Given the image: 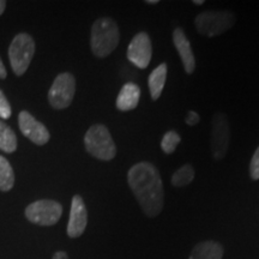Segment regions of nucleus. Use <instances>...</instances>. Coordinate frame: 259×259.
I'll use <instances>...</instances> for the list:
<instances>
[{
  "label": "nucleus",
  "mask_w": 259,
  "mask_h": 259,
  "mask_svg": "<svg viewBox=\"0 0 259 259\" xmlns=\"http://www.w3.org/2000/svg\"><path fill=\"white\" fill-rule=\"evenodd\" d=\"M127 181L145 215L156 218L164 204L163 184L157 168L150 162L136 163L130 168Z\"/></svg>",
  "instance_id": "nucleus-1"
},
{
  "label": "nucleus",
  "mask_w": 259,
  "mask_h": 259,
  "mask_svg": "<svg viewBox=\"0 0 259 259\" xmlns=\"http://www.w3.org/2000/svg\"><path fill=\"white\" fill-rule=\"evenodd\" d=\"M119 40H120V34L114 19L101 17L94 22L92 35H90V46L94 56L97 58L111 56L118 47Z\"/></svg>",
  "instance_id": "nucleus-2"
},
{
  "label": "nucleus",
  "mask_w": 259,
  "mask_h": 259,
  "mask_svg": "<svg viewBox=\"0 0 259 259\" xmlns=\"http://www.w3.org/2000/svg\"><path fill=\"white\" fill-rule=\"evenodd\" d=\"M84 145L87 151L97 160L111 161L116 155V147L111 132L102 124L93 125L87 131Z\"/></svg>",
  "instance_id": "nucleus-3"
},
{
  "label": "nucleus",
  "mask_w": 259,
  "mask_h": 259,
  "mask_svg": "<svg viewBox=\"0 0 259 259\" xmlns=\"http://www.w3.org/2000/svg\"><path fill=\"white\" fill-rule=\"evenodd\" d=\"M234 24L235 16L231 11H204L194 18L197 31L208 37L221 35Z\"/></svg>",
  "instance_id": "nucleus-4"
},
{
  "label": "nucleus",
  "mask_w": 259,
  "mask_h": 259,
  "mask_svg": "<svg viewBox=\"0 0 259 259\" xmlns=\"http://www.w3.org/2000/svg\"><path fill=\"white\" fill-rule=\"evenodd\" d=\"M34 53V38L25 32L16 35L9 48V59L16 76H23L27 72Z\"/></svg>",
  "instance_id": "nucleus-5"
},
{
  "label": "nucleus",
  "mask_w": 259,
  "mask_h": 259,
  "mask_svg": "<svg viewBox=\"0 0 259 259\" xmlns=\"http://www.w3.org/2000/svg\"><path fill=\"white\" fill-rule=\"evenodd\" d=\"M63 215V206L52 199H40L25 208V218L37 226H54Z\"/></svg>",
  "instance_id": "nucleus-6"
},
{
  "label": "nucleus",
  "mask_w": 259,
  "mask_h": 259,
  "mask_svg": "<svg viewBox=\"0 0 259 259\" xmlns=\"http://www.w3.org/2000/svg\"><path fill=\"white\" fill-rule=\"evenodd\" d=\"M76 93V79L70 72L58 74L48 92V101L54 109H65L72 102Z\"/></svg>",
  "instance_id": "nucleus-7"
},
{
  "label": "nucleus",
  "mask_w": 259,
  "mask_h": 259,
  "mask_svg": "<svg viewBox=\"0 0 259 259\" xmlns=\"http://www.w3.org/2000/svg\"><path fill=\"white\" fill-rule=\"evenodd\" d=\"M231 142V128L227 115L218 112L211 121V155L215 160L225 158Z\"/></svg>",
  "instance_id": "nucleus-8"
},
{
  "label": "nucleus",
  "mask_w": 259,
  "mask_h": 259,
  "mask_svg": "<svg viewBox=\"0 0 259 259\" xmlns=\"http://www.w3.org/2000/svg\"><path fill=\"white\" fill-rule=\"evenodd\" d=\"M126 57L138 69H147L153 57V46L147 32L141 31L135 35L128 45Z\"/></svg>",
  "instance_id": "nucleus-9"
},
{
  "label": "nucleus",
  "mask_w": 259,
  "mask_h": 259,
  "mask_svg": "<svg viewBox=\"0 0 259 259\" xmlns=\"http://www.w3.org/2000/svg\"><path fill=\"white\" fill-rule=\"evenodd\" d=\"M19 130L28 139L36 145H44L50 141L51 135L46 126L27 111H22L18 115Z\"/></svg>",
  "instance_id": "nucleus-10"
},
{
  "label": "nucleus",
  "mask_w": 259,
  "mask_h": 259,
  "mask_svg": "<svg viewBox=\"0 0 259 259\" xmlns=\"http://www.w3.org/2000/svg\"><path fill=\"white\" fill-rule=\"evenodd\" d=\"M87 225H88V211H87L85 203L82 197L76 194L71 202L67 235L70 238H78L85 231Z\"/></svg>",
  "instance_id": "nucleus-11"
},
{
  "label": "nucleus",
  "mask_w": 259,
  "mask_h": 259,
  "mask_svg": "<svg viewBox=\"0 0 259 259\" xmlns=\"http://www.w3.org/2000/svg\"><path fill=\"white\" fill-rule=\"evenodd\" d=\"M173 44L179 53L180 59L183 61L184 69L189 74L196 70V58H194L192 47L187 38L185 31L181 28H176L173 31Z\"/></svg>",
  "instance_id": "nucleus-12"
},
{
  "label": "nucleus",
  "mask_w": 259,
  "mask_h": 259,
  "mask_svg": "<svg viewBox=\"0 0 259 259\" xmlns=\"http://www.w3.org/2000/svg\"><path fill=\"white\" fill-rule=\"evenodd\" d=\"M141 99V88L136 83L128 82L122 87L116 97V108L121 112H128L137 108Z\"/></svg>",
  "instance_id": "nucleus-13"
},
{
  "label": "nucleus",
  "mask_w": 259,
  "mask_h": 259,
  "mask_svg": "<svg viewBox=\"0 0 259 259\" xmlns=\"http://www.w3.org/2000/svg\"><path fill=\"white\" fill-rule=\"evenodd\" d=\"M223 247L216 241H203L197 244L191 251L189 259H222Z\"/></svg>",
  "instance_id": "nucleus-14"
},
{
  "label": "nucleus",
  "mask_w": 259,
  "mask_h": 259,
  "mask_svg": "<svg viewBox=\"0 0 259 259\" xmlns=\"http://www.w3.org/2000/svg\"><path fill=\"white\" fill-rule=\"evenodd\" d=\"M167 79V64L162 63L150 73L148 79L149 90H150V96L154 101L160 99L162 92H163L164 84Z\"/></svg>",
  "instance_id": "nucleus-15"
},
{
  "label": "nucleus",
  "mask_w": 259,
  "mask_h": 259,
  "mask_svg": "<svg viewBox=\"0 0 259 259\" xmlns=\"http://www.w3.org/2000/svg\"><path fill=\"white\" fill-rule=\"evenodd\" d=\"M17 149V136L10 126L0 119V150L4 153H15Z\"/></svg>",
  "instance_id": "nucleus-16"
},
{
  "label": "nucleus",
  "mask_w": 259,
  "mask_h": 259,
  "mask_svg": "<svg viewBox=\"0 0 259 259\" xmlns=\"http://www.w3.org/2000/svg\"><path fill=\"white\" fill-rule=\"evenodd\" d=\"M15 173L10 162L4 156H0V191L8 192L14 187Z\"/></svg>",
  "instance_id": "nucleus-17"
},
{
  "label": "nucleus",
  "mask_w": 259,
  "mask_h": 259,
  "mask_svg": "<svg viewBox=\"0 0 259 259\" xmlns=\"http://www.w3.org/2000/svg\"><path fill=\"white\" fill-rule=\"evenodd\" d=\"M194 179V169L191 164H184L171 176V185L184 187L190 185Z\"/></svg>",
  "instance_id": "nucleus-18"
},
{
  "label": "nucleus",
  "mask_w": 259,
  "mask_h": 259,
  "mask_svg": "<svg viewBox=\"0 0 259 259\" xmlns=\"http://www.w3.org/2000/svg\"><path fill=\"white\" fill-rule=\"evenodd\" d=\"M181 142V137L176 131H168L161 141V149L164 154H173Z\"/></svg>",
  "instance_id": "nucleus-19"
},
{
  "label": "nucleus",
  "mask_w": 259,
  "mask_h": 259,
  "mask_svg": "<svg viewBox=\"0 0 259 259\" xmlns=\"http://www.w3.org/2000/svg\"><path fill=\"white\" fill-rule=\"evenodd\" d=\"M12 114L11 106H10V102L8 97L5 96V94L3 93V90H0V119H9Z\"/></svg>",
  "instance_id": "nucleus-20"
},
{
  "label": "nucleus",
  "mask_w": 259,
  "mask_h": 259,
  "mask_svg": "<svg viewBox=\"0 0 259 259\" xmlns=\"http://www.w3.org/2000/svg\"><path fill=\"white\" fill-rule=\"evenodd\" d=\"M250 177L252 180H259V147L255 149L250 163Z\"/></svg>",
  "instance_id": "nucleus-21"
},
{
  "label": "nucleus",
  "mask_w": 259,
  "mask_h": 259,
  "mask_svg": "<svg viewBox=\"0 0 259 259\" xmlns=\"http://www.w3.org/2000/svg\"><path fill=\"white\" fill-rule=\"evenodd\" d=\"M200 118L198 115V113L194 112V111H190L189 113H187V116H186V124L190 125V126H194L197 125L199 122Z\"/></svg>",
  "instance_id": "nucleus-22"
},
{
  "label": "nucleus",
  "mask_w": 259,
  "mask_h": 259,
  "mask_svg": "<svg viewBox=\"0 0 259 259\" xmlns=\"http://www.w3.org/2000/svg\"><path fill=\"white\" fill-rule=\"evenodd\" d=\"M6 76H8V72H6V67L4 63H3L2 58H0V79H5Z\"/></svg>",
  "instance_id": "nucleus-23"
},
{
  "label": "nucleus",
  "mask_w": 259,
  "mask_h": 259,
  "mask_svg": "<svg viewBox=\"0 0 259 259\" xmlns=\"http://www.w3.org/2000/svg\"><path fill=\"white\" fill-rule=\"evenodd\" d=\"M53 259H67V254L65 252H57Z\"/></svg>",
  "instance_id": "nucleus-24"
},
{
  "label": "nucleus",
  "mask_w": 259,
  "mask_h": 259,
  "mask_svg": "<svg viewBox=\"0 0 259 259\" xmlns=\"http://www.w3.org/2000/svg\"><path fill=\"white\" fill-rule=\"evenodd\" d=\"M6 9V2L5 0H0V16L3 15V12L5 11Z\"/></svg>",
  "instance_id": "nucleus-25"
},
{
  "label": "nucleus",
  "mask_w": 259,
  "mask_h": 259,
  "mask_svg": "<svg viewBox=\"0 0 259 259\" xmlns=\"http://www.w3.org/2000/svg\"><path fill=\"white\" fill-rule=\"evenodd\" d=\"M193 4L194 5H203L204 4V0H193Z\"/></svg>",
  "instance_id": "nucleus-26"
},
{
  "label": "nucleus",
  "mask_w": 259,
  "mask_h": 259,
  "mask_svg": "<svg viewBox=\"0 0 259 259\" xmlns=\"http://www.w3.org/2000/svg\"><path fill=\"white\" fill-rule=\"evenodd\" d=\"M147 4H158V0H148Z\"/></svg>",
  "instance_id": "nucleus-27"
}]
</instances>
